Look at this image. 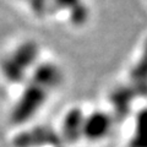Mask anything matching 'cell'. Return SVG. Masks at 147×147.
Listing matches in <instances>:
<instances>
[{"mask_svg": "<svg viewBox=\"0 0 147 147\" xmlns=\"http://www.w3.org/2000/svg\"><path fill=\"white\" fill-rule=\"evenodd\" d=\"M70 17L75 25H82L85 24L87 17H88V10L84 4L79 3L75 7H72L70 10Z\"/></svg>", "mask_w": 147, "mask_h": 147, "instance_id": "cell-11", "label": "cell"}, {"mask_svg": "<svg viewBox=\"0 0 147 147\" xmlns=\"http://www.w3.org/2000/svg\"><path fill=\"white\" fill-rule=\"evenodd\" d=\"M61 72L53 64H42L33 72V84L43 88H52L60 84Z\"/></svg>", "mask_w": 147, "mask_h": 147, "instance_id": "cell-5", "label": "cell"}, {"mask_svg": "<svg viewBox=\"0 0 147 147\" xmlns=\"http://www.w3.org/2000/svg\"><path fill=\"white\" fill-rule=\"evenodd\" d=\"M129 147H147V109L136 119V131Z\"/></svg>", "mask_w": 147, "mask_h": 147, "instance_id": "cell-8", "label": "cell"}, {"mask_svg": "<svg viewBox=\"0 0 147 147\" xmlns=\"http://www.w3.org/2000/svg\"><path fill=\"white\" fill-rule=\"evenodd\" d=\"M131 80L136 85L137 91L142 88V87H145L147 82V44L145 47L144 54H142L140 61L134 66L131 71Z\"/></svg>", "mask_w": 147, "mask_h": 147, "instance_id": "cell-10", "label": "cell"}, {"mask_svg": "<svg viewBox=\"0 0 147 147\" xmlns=\"http://www.w3.org/2000/svg\"><path fill=\"white\" fill-rule=\"evenodd\" d=\"M110 126L112 119L108 114L103 112H94L85 119L82 135H85L88 140H99L108 134Z\"/></svg>", "mask_w": 147, "mask_h": 147, "instance_id": "cell-3", "label": "cell"}, {"mask_svg": "<svg viewBox=\"0 0 147 147\" xmlns=\"http://www.w3.org/2000/svg\"><path fill=\"white\" fill-rule=\"evenodd\" d=\"M132 97H134V90L131 87H119L110 94V100L114 105L117 115L124 117L129 110V105Z\"/></svg>", "mask_w": 147, "mask_h": 147, "instance_id": "cell-6", "label": "cell"}, {"mask_svg": "<svg viewBox=\"0 0 147 147\" xmlns=\"http://www.w3.org/2000/svg\"><path fill=\"white\" fill-rule=\"evenodd\" d=\"M30 3L37 15H43L45 12V0H30Z\"/></svg>", "mask_w": 147, "mask_h": 147, "instance_id": "cell-12", "label": "cell"}, {"mask_svg": "<svg viewBox=\"0 0 147 147\" xmlns=\"http://www.w3.org/2000/svg\"><path fill=\"white\" fill-rule=\"evenodd\" d=\"M12 144L15 147H58L61 145V137L50 127L36 126L32 130H27L16 135Z\"/></svg>", "mask_w": 147, "mask_h": 147, "instance_id": "cell-2", "label": "cell"}, {"mask_svg": "<svg viewBox=\"0 0 147 147\" xmlns=\"http://www.w3.org/2000/svg\"><path fill=\"white\" fill-rule=\"evenodd\" d=\"M1 71L10 82H21L25 77V70L12 58H5L1 61Z\"/></svg>", "mask_w": 147, "mask_h": 147, "instance_id": "cell-9", "label": "cell"}, {"mask_svg": "<svg viewBox=\"0 0 147 147\" xmlns=\"http://www.w3.org/2000/svg\"><path fill=\"white\" fill-rule=\"evenodd\" d=\"M47 92L43 87L36 84L28 85L25 90L22 97L18 100L16 107L13 108L11 114V120L15 124H22L27 121L33 114L38 110V108L44 103Z\"/></svg>", "mask_w": 147, "mask_h": 147, "instance_id": "cell-1", "label": "cell"}, {"mask_svg": "<svg viewBox=\"0 0 147 147\" xmlns=\"http://www.w3.org/2000/svg\"><path fill=\"white\" fill-rule=\"evenodd\" d=\"M79 3H80V0H54V4L58 7L70 9V10L72 7H75Z\"/></svg>", "mask_w": 147, "mask_h": 147, "instance_id": "cell-13", "label": "cell"}, {"mask_svg": "<svg viewBox=\"0 0 147 147\" xmlns=\"http://www.w3.org/2000/svg\"><path fill=\"white\" fill-rule=\"evenodd\" d=\"M84 121H85V118L81 109L72 108L71 110H69L63 123L64 140H66L69 142H75L79 140V137L82 135Z\"/></svg>", "mask_w": 147, "mask_h": 147, "instance_id": "cell-4", "label": "cell"}, {"mask_svg": "<svg viewBox=\"0 0 147 147\" xmlns=\"http://www.w3.org/2000/svg\"><path fill=\"white\" fill-rule=\"evenodd\" d=\"M37 54H38V45L30 40V42L22 43L16 49V52L12 55V59L25 70L26 67H28L34 63Z\"/></svg>", "mask_w": 147, "mask_h": 147, "instance_id": "cell-7", "label": "cell"}]
</instances>
